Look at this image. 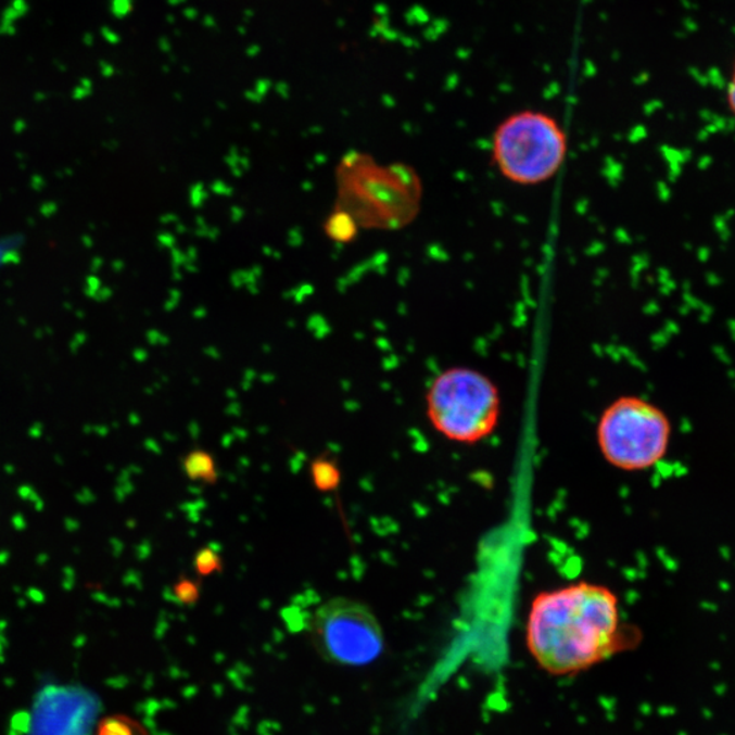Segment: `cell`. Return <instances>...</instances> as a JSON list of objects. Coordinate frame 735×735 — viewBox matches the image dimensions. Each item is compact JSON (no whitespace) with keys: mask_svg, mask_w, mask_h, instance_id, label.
Returning a JSON list of instances; mask_svg holds the SVG:
<instances>
[{"mask_svg":"<svg viewBox=\"0 0 735 735\" xmlns=\"http://www.w3.org/2000/svg\"><path fill=\"white\" fill-rule=\"evenodd\" d=\"M621 621L619 597L609 587L567 584L531 600L525 643L546 673H581L632 646Z\"/></svg>","mask_w":735,"mask_h":735,"instance_id":"obj_1","label":"cell"},{"mask_svg":"<svg viewBox=\"0 0 735 735\" xmlns=\"http://www.w3.org/2000/svg\"><path fill=\"white\" fill-rule=\"evenodd\" d=\"M500 409L497 385L473 368L444 369L428 389L429 421L456 443L474 444L491 436L500 420Z\"/></svg>","mask_w":735,"mask_h":735,"instance_id":"obj_2","label":"cell"},{"mask_svg":"<svg viewBox=\"0 0 735 735\" xmlns=\"http://www.w3.org/2000/svg\"><path fill=\"white\" fill-rule=\"evenodd\" d=\"M568 153L565 128L541 111H519L493 134L492 157L504 179L538 186L559 174Z\"/></svg>","mask_w":735,"mask_h":735,"instance_id":"obj_3","label":"cell"},{"mask_svg":"<svg viewBox=\"0 0 735 735\" xmlns=\"http://www.w3.org/2000/svg\"><path fill=\"white\" fill-rule=\"evenodd\" d=\"M672 423L641 396H620L599 418L597 440L606 462L624 471L652 468L668 453Z\"/></svg>","mask_w":735,"mask_h":735,"instance_id":"obj_4","label":"cell"},{"mask_svg":"<svg viewBox=\"0 0 735 735\" xmlns=\"http://www.w3.org/2000/svg\"><path fill=\"white\" fill-rule=\"evenodd\" d=\"M309 636L326 661L343 667H364L380 657L384 636L377 616L357 600L332 598L316 609Z\"/></svg>","mask_w":735,"mask_h":735,"instance_id":"obj_5","label":"cell"},{"mask_svg":"<svg viewBox=\"0 0 735 735\" xmlns=\"http://www.w3.org/2000/svg\"><path fill=\"white\" fill-rule=\"evenodd\" d=\"M52 699L41 701L37 708V717L35 727L31 728V735H84L86 726H88L89 719L78 717L88 715V712L80 713V715L69 718L75 712L88 707L85 697L77 695L63 694L51 696Z\"/></svg>","mask_w":735,"mask_h":735,"instance_id":"obj_6","label":"cell"},{"mask_svg":"<svg viewBox=\"0 0 735 735\" xmlns=\"http://www.w3.org/2000/svg\"><path fill=\"white\" fill-rule=\"evenodd\" d=\"M182 470L187 479L201 482L205 485H214L218 481L217 462L206 449L197 448L182 458Z\"/></svg>","mask_w":735,"mask_h":735,"instance_id":"obj_7","label":"cell"},{"mask_svg":"<svg viewBox=\"0 0 735 735\" xmlns=\"http://www.w3.org/2000/svg\"><path fill=\"white\" fill-rule=\"evenodd\" d=\"M311 481L316 491L334 492L341 485V469L335 456L324 454L316 456L309 466Z\"/></svg>","mask_w":735,"mask_h":735,"instance_id":"obj_8","label":"cell"},{"mask_svg":"<svg viewBox=\"0 0 735 735\" xmlns=\"http://www.w3.org/2000/svg\"><path fill=\"white\" fill-rule=\"evenodd\" d=\"M326 233L331 240L340 241V243H349L356 239L358 233V224L351 214L337 208L334 213L327 218Z\"/></svg>","mask_w":735,"mask_h":735,"instance_id":"obj_9","label":"cell"},{"mask_svg":"<svg viewBox=\"0 0 735 735\" xmlns=\"http://www.w3.org/2000/svg\"><path fill=\"white\" fill-rule=\"evenodd\" d=\"M194 568L198 578H207L224 571V560L216 546L207 545L197 552Z\"/></svg>","mask_w":735,"mask_h":735,"instance_id":"obj_10","label":"cell"},{"mask_svg":"<svg viewBox=\"0 0 735 735\" xmlns=\"http://www.w3.org/2000/svg\"><path fill=\"white\" fill-rule=\"evenodd\" d=\"M202 584L200 579L181 576L172 587L175 603L182 606H194L201 598Z\"/></svg>","mask_w":735,"mask_h":735,"instance_id":"obj_11","label":"cell"},{"mask_svg":"<svg viewBox=\"0 0 735 735\" xmlns=\"http://www.w3.org/2000/svg\"><path fill=\"white\" fill-rule=\"evenodd\" d=\"M726 103L730 114L735 117V59L730 74L728 84L726 86Z\"/></svg>","mask_w":735,"mask_h":735,"instance_id":"obj_12","label":"cell"}]
</instances>
